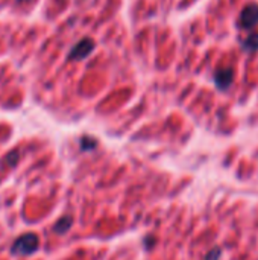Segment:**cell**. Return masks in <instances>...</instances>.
I'll use <instances>...</instances> for the list:
<instances>
[{
    "mask_svg": "<svg viewBox=\"0 0 258 260\" xmlns=\"http://www.w3.org/2000/svg\"><path fill=\"white\" fill-rule=\"evenodd\" d=\"M38 247H40L38 236L33 233H26L14 242L12 253L17 256H29V254H33L38 250Z\"/></svg>",
    "mask_w": 258,
    "mask_h": 260,
    "instance_id": "1",
    "label": "cell"
},
{
    "mask_svg": "<svg viewBox=\"0 0 258 260\" xmlns=\"http://www.w3.org/2000/svg\"><path fill=\"white\" fill-rule=\"evenodd\" d=\"M257 23L258 5L251 3V5H248V6L242 11V14H240V17H239V27H242V29H252Z\"/></svg>",
    "mask_w": 258,
    "mask_h": 260,
    "instance_id": "2",
    "label": "cell"
},
{
    "mask_svg": "<svg viewBox=\"0 0 258 260\" xmlns=\"http://www.w3.org/2000/svg\"><path fill=\"white\" fill-rule=\"evenodd\" d=\"M94 50V43L90 38L81 40L68 53V59H84Z\"/></svg>",
    "mask_w": 258,
    "mask_h": 260,
    "instance_id": "3",
    "label": "cell"
},
{
    "mask_svg": "<svg viewBox=\"0 0 258 260\" xmlns=\"http://www.w3.org/2000/svg\"><path fill=\"white\" fill-rule=\"evenodd\" d=\"M214 82H216L217 88L227 90V88L231 85V82H233V70H231V69L219 70V72L214 75Z\"/></svg>",
    "mask_w": 258,
    "mask_h": 260,
    "instance_id": "4",
    "label": "cell"
},
{
    "mask_svg": "<svg viewBox=\"0 0 258 260\" xmlns=\"http://www.w3.org/2000/svg\"><path fill=\"white\" fill-rule=\"evenodd\" d=\"M71 227V218L70 216H62L56 224H55V232L59 235H64L68 232V229Z\"/></svg>",
    "mask_w": 258,
    "mask_h": 260,
    "instance_id": "5",
    "label": "cell"
},
{
    "mask_svg": "<svg viewBox=\"0 0 258 260\" xmlns=\"http://www.w3.org/2000/svg\"><path fill=\"white\" fill-rule=\"evenodd\" d=\"M97 146V142L93 137H82L81 139V149L82 151H93Z\"/></svg>",
    "mask_w": 258,
    "mask_h": 260,
    "instance_id": "6",
    "label": "cell"
},
{
    "mask_svg": "<svg viewBox=\"0 0 258 260\" xmlns=\"http://www.w3.org/2000/svg\"><path fill=\"white\" fill-rule=\"evenodd\" d=\"M243 46L246 47V49H249V50H257L258 49V35H252V37H249L245 43H243Z\"/></svg>",
    "mask_w": 258,
    "mask_h": 260,
    "instance_id": "7",
    "label": "cell"
},
{
    "mask_svg": "<svg viewBox=\"0 0 258 260\" xmlns=\"http://www.w3.org/2000/svg\"><path fill=\"white\" fill-rule=\"evenodd\" d=\"M222 256V251L219 248H213L211 251H208V254L205 256V260H219Z\"/></svg>",
    "mask_w": 258,
    "mask_h": 260,
    "instance_id": "8",
    "label": "cell"
},
{
    "mask_svg": "<svg viewBox=\"0 0 258 260\" xmlns=\"http://www.w3.org/2000/svg\"><path fill=\"white\" fill-rule=\"evenodd\" d=\"M17 158H18V154H17L15 151H14V152H11V154H9V155H8L6 158H5V161H8V163H9L11 166H14V165L17 163Z\"/></svg>",
    "mask_w": 258,
    "mask_h": 260,
    "instance_id": "9",
    "label": "cell"
}]
</instances>
